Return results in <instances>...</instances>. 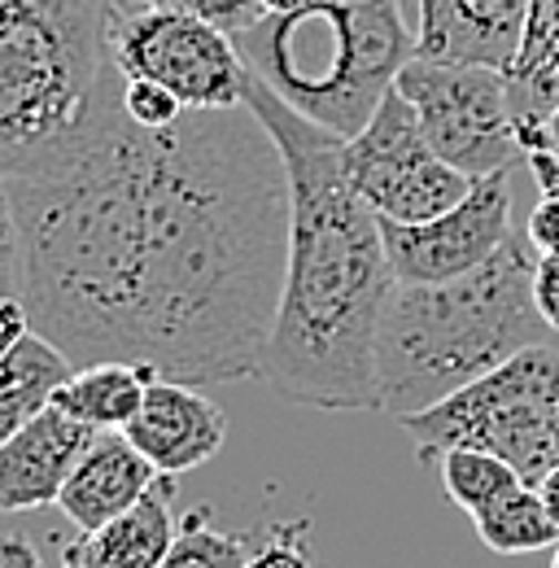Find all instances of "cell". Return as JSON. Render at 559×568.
<instances>
[{"instance_id": "1", "label": "cell", "mask_w": 559, "mask_h": 568, "mask_svg": "<svg viewBox=\"0 0 559 568\" xmlns=\"http://www.w3.org/2000/svg\"><path fill=\"white\" fill-rule=\"evenodd\" d=\"M119 79L58 162L9 175L31 333L189 385L258 376L288 263V171L241 101L140 128Z\"/></svg>"}, {"instance_id": "2", "label": "cell", "mask_w": 559, "mask_h": 568, "mask_svg": "<svg viewBox=\"0 0 559 568\" xmlns=\"http://www.w3.org/2000/svg\"><path fill=\"white\" fill-rule=\"evenodd\" d=\"M245 105L276 136L293 206L284 288L258 381L288 407L380 412L376 342L398 284L380 214L349 184L346 136L297 114L254 71L245 74Z\"/></svg>"}, {"instance_id": "3", "label": "cell", "mask_w": 559, "mask_h": 568, "mask_svg": "<svg viewBox=\"0 0 559 568\" xmlns=\"http://www.w3.org/2000/svg\"><path fill=\"white\" fill-rule=\"evenodd\" d=\"M533 245L511 232L468 276L394 284L376 342V389L385 416L424 412L498 363L542 346L551 324L533 302Z\"/></svg>"}, {"instance_id": "4", "label": "cell", "mask_w": 559, "mask_h": 568, "mask_svg": "<svg viewBox=\"0 0 559 568\" xmlns=\"http://www.w3.org/2000/svg\"><path fill=\"white\" fill-rule=\"evenodd\" d=\"M128 0H0V180L58 162L123 79L114 22Z\"/></svg>"}, {"instance_id": "5", "label": "cell", "mask_w": 559, "mask_h": 568, "mask_svg": "<svg viewBox=\"0 0 559 568\" xmlns=\"http://www.w3.org/2000/svg\"><path fill=\"white\" fill-rule=\"evenodd\" d=\"M232 44L280 101L346 141L416 58L403 0H315L302 13L258 18Z\"/></svg>"}, {"instance_id": "6", "label": "cell", "mask_w": 559, "mask_h": 568, "mask_svg": "<svg viewBox=\"0 0 559 568\" xmlns=\"http://www.w3.org/2000/svg\"><path fill=\"white\" fill-rule=\"evenodd\" d=\"M556 403H559V351L529 346L516 358L498 363L450 398L398 416V428L411 437L416 455L441 459L455 446H477L502 455L529 486L542 481L559 464L556 450Z\"/></svg>"}, {"instance_id": "7", "label": "cell", "mask_w": 559, "mask_h": 568, "mask_svg": "<svg viewBox=\"0 0 559 568\" xmlns=\"http://www.w3.org/2000/svg\"><path fill=\"white\" fill-rule=\"evenodd\" d=\"M394 88L411 101L433 149L464 175L481 180L494 171H516V162H525L507 79L498 67L441 62L416 53L398 71Z\"/></svg>"}, {"instance_id": "8", "label": "cell", "mask_w": 559, "mask_h": 568, "mask_svg": "<svg viewBox=\"0 0 559 568\" xmlns=\"http://www.w3.org/2000/svg\"><path fill=\"white\" fill-rule=\"evenodd\" d=\"M346 175L354 193L385 223H424L459 206L472 175L450 166L419 123L411 101L389 88L367 128L346 141Z\"/></svg>"}, {"instance_id": "9", "label": "cell", "mask_w": 559, "mask_h": 568, "mask_svg": "<svg viewBox=\"0 0 559 568\" xmlns=\"http://www.w3.org/2000/svg\"><path fill=\"white\" fill-rule=\"evenodd\" d=\"M114 62L123 79H153L189 110L245 101V62L232 36L202 13L128 0L114 22Z\"/></svg>"}, {"instance_id": "10", "label": "cell", "mask_w": 559, "mask_h": 568, "mask_svg": "<svg viewBox=\"0 0 559 568\" xmlns=\"http://www.w3.org/2000/svg\"><path fill=\"white\" fill-rule=\"evenodd\" d=\"M385 254L398 284H441L468 276L511 236V171L472 180L468 197L424 223H385Z\"/></svg>"}, {"instance_id": "11", "label": "cell", "mask_w": 559, "mask_h": 568, "mask_svg": "<svg viewBox=\"0 0 559 568\" xmlns=\"http://www.w3.org/2000/svg\"><path fill=\"white\" fill-rule=\"evenodd\" d=\"M140 455L157 473H193L210 464L227 442V416L218 403H210L202 385L153 376L144 389L140 412L123 428Z\"/></svg>"}, {"instance_id": "12", "label": "cell", "mask_w": 559, "mask_h": 568, "mask_svg": "<svg viewBox=\"0 0 559 568\" xmlns=\"http://www.w3.org/2000/svg\"><path fill=\"white\" fill-rule=\"evenodd\" d=\"M96 428L74 420L67 407L40 412L31 425H22L0 446V511H40L58 507L62 486L70 481L74 464L92 446Z\"/></svg>"}, {"instance_id": "13", "label": "cell", "mask_w": 559, "mask_h": 568, "mask_svg": "<svg viewBox=\"0 0 559 568\" xmlns=\"http://www.w3.org/2000/svg\"><path fill=\"white\" fill-rule=\"evenodd\" d=\"M529 0H416V53L507 71Z\"/></svg>"}, {"instance_id": "14", "label": "cell", "mask_w": 559, "mask_h": 568, "mask_svg": "<svg viewBox=\"0 0 559 568\" xmlns=\"http://www.w3.org/2000/svg\"><path fill=\"white\" fill-rule=\"evenodd\" d=\"M157 477L162 473L140 455L123 428H105L92 437V446L74 464L58 507L79 534H88V529H101L105 520L123 516L128 507H136Z\"/></svg>"}, {"instance_id": "15", "label": "cell", "mask_w": 559, "mask_h": 568, "mask_svg": "<svg viewBox=\"0 0 559 568\" xmlns=\"http://www.w3.org/2000/svg\"><path fill=\"white\" fill-rule=\"evenodd\" d=\"M175 534H180V520H175V477L162 473L136 507H128L123 516H114L101 529H88L79 542H70L67 565L70 568H157L166 560Z\"/></svg>"}, {"instance_id": "16", "label": "cell", "mask_w": 559, "mask_h": 568, "mask_svg": "<svg viewBox=\"0 0 559 568\" xmlns=\"http://www.w3.org/2000/svg\"><path fill=\"white\" fill-rule=\"evenodd\" d=\"M516 141L525 153V141L547 123V114L559 105V0H529L525 31L511 67L502 71Z\"/></svg>"}, {"instance_id": "17", "label": "cell", "mask_w": 559, "mask_h": 568, "mask_svg": "<svg viewBox=\"0 0 559 568\" xmlns=\"http://www.w3.org/2000/svg\"><path fill=\"white\" fill-rule=\"evenodd\" d=\"M70 376H74V358L40 333H27L0 358V446L40 412H49Z\"/></svg>"}, {"instance_id": "18", "label": "cell", "mask_w": 559, "mask_h": 568, "mask_svg": "<svg viewBox=\"0 0 559 568\" xmlns=\"http://www.w3.org/2000/svg\"><path fill=\"white\" fill-rule=\"evenodd\" d=\"M157 372L144 367V363H88V367H74L62 394H58V407H67L74 420H83L88 428L105 433V428H128V420L140 412L144 403V389Z\"/></svg>"}, {"instance_id": "19", "label": "cell", "mask_w": 559, "mask_h": 568, "mask_svg": "<svg viewBox=\"0 0 559 568\" xmlns=\"http://www.w3.org/2000/svg\"><path fill=\"white\" fill-rule=\"evenodd\" d=\"M472 525H477V538L494 556H533V551L559 542L556 516L547 511L538 486H529V481L507 490L502 498H494L489 507H481L472 516Z\"/></svg>"}, {"instance_id": "20", "label": "cell", "mask_w": 559, "mask_h": 568, "mask_svg": "<svg viewBox=\"0 0 559 568\" xmlns=\"http://www.w3.org/2000/svg\"><path fill=\"white\" fill-rule=\"evenodd\" d=\"M441 468V486L455 507H464L468 516H477L481 507H489L494 498H502L507 490L525 486V477L494 450H477V446H455L437 459Z\"/></svg>"}, {"instance_id": "21", "label": "cell", "mask_w": 559, "mask_h": 568, "mask_svg": "<svg viewBox=\"0 0 559 568\" xmlns=\"http://www.w3.org/2000/svg\"><path fill=\"white\" fill-rule=\"evenodd\" d=\"M258 534H232L210 520V507H193L180 516V534L157 568H245Z\"/></svg>"}, {"instance_id": "22", "label": "cell", "mask_w": 559, "mask_h": 568, "mask_svg": "<svg viewBox=\"0 0 559 568\" xmlns=\"http://www.w3.org/2000/svg\"><path fill=\"white\" fill-rule=\"evenodd\" d=\"M302 538H306V520L272 525L267 534H258L245 568H311V551Z\"/></svg>"}, {"instance_id": "23", "label": "cell", "mask_w": 559, "mask_h": 568, "mask_svg": "<svg viewBox=\"0 0 559 568\" xmlns=\"http://www.w3.org/2000/svg\"><path fill=\"white\" fill-rule=\"evenodd\" d=\"M123 105H128V114L136 119L140 128H171L189 110L171 88H162L153 79H128L123 83Z\"/></svg>"}, {"instance_id": "24", "label": "cell", "mask_w": 559, "mask_h": 568, "mask_svg": "<svg viewBox=\"0 0 559 568\" xmlns=\"http://www.w3.org/2000/svg\"><path fill=\"white\" fill-rule=\"evenodd\" d=\"M140 4H162V9L202 13V18H210V22H218L227 36H236V31L254 27L258 18H267L258 0H140Z\"/></svg>"}, {"instance_id": "25", "label": "cell", "mask_w": 559, "mask_h": 568, "mask_svg": "<svg viewBox=\"0 0 559 568\" xmlns=\"http://www.w3.org/2000/svg\"><path fill=\"white\" fill-rule=\"evenodd\" d=\"M0 297H22V232L4 180H0Z\"/></svg>"}, {"instance_id": "26", "label": "cell", "mask_w": 559, "mask_h": 568, "mask_svg": "<svg viewBox=\"0 0 559 568\" xmlns=\"http://www.w3.org/2000/svg\"><path fill=\"white\" fill-rule=\"evenodd\" d=\"M533 302L542 311V320L559 333V254H538L533 263Z\"/></svg>"}, {"instance_id": "27", "label": "cell", "mask_w": 559, "mask_h": 568, "mask_svg": "<svg viewBox=\"0 0 559 568\" xmlns=\"http://www.w3.org/2000/svg\"><path fill=\"white\" fill-rule=\"evenodd\" d=\"M525 236L538 254H559V197H542L529 223H525Z\"/></svg>"}, {"instance_id": "28", "label": "cell", "mask_w": 559, "mask_h": 568, "mask_svg": "<svg viewBox=\"0 0 559 568\" xmlns=\"http://www.w3.org/2000/svg\"><path fill=\"white\" fill-rule=\"evenodd\" d=\"M31 333V311L22 297H0V358Z\"/></svg>"}, {"instance_id": "29", "label": "cell", "mask_w": 559, "mask_h": 568, "mask_svg": "<svg viewBox=\"0 0 559 568\" xmlns=\"http://www.w3.org/2000/svg\"><path fill=\"white\" fill-rule=\"evenodd\" d=\"M525 166H529V175H533V184H538L542 197H559V153L556 149H529V153H525Z\"/></svg>"}, {"instance_id": "30", "label": "cell", "mask_w": 559, "mask_h": 568, "mask_svg": "<svg viewBox=\"0 0 559 568\" xmlns=\"http://www.w3.org/2000/svg\"><path fill=\"white\" fill-rule=\"evenodd\" d=\"M0 568H44V560L35 556V547L22 534L0 538Z\"/></svg>"}, {"instance_id": "31", "label": "cell", "mask_w": 559, "mask_h": 568, "mask_svg": "<svg viewBox=\"0 0 559 568\" xmlns=\"http://www.w3.org/2000/svg\"><path fill=\"white\" fill-rule=\"evenodd\" d=\"M529 149H556V153H559V105L547 114V123H542V128H538V132L525 141V153H529Z\"/></svg>"}, {"instance_id": "32", "label": "cell", "mask_w": 559, "mask_h": 568, "mask_svg": "<svg viewBox=\"0 0 559 568\" xmlns=\"http://www.w3.org/2000/svg\"><path fill=\"white\" fill-rule=\"evenodd\" d=\"M538 495H542V503H547V511L556 516V525H559V464H556V468H547V473H542V481H538Z\"/></svg>"}, {"instance_id": "33", "label": "cell", "mask_w": 559, "mask_h": 568, "mask_svg": "<svg viewBox=\"0 0 559 568\" xmlns=\"http://www.w3.org/2000/svg\"><path fill=\"white\" fill-rule=\"evenodd\" d=\"M258 4H263L267 18H280V13H302V9H311L315 0H258Z\"/></svg>"}, {"instance_id": "34", "label": "cell", "mask_w": 559, "mask_h": 568, "mask_svg": "<svg viewBox=\"0 0 559 568\" xmlns=\"http://www.w3.org/2000/svg\"><path fill=\"white\" fill-rule=\"evenodd\" d=\"M556 450H559V403H556Z\"/></svg>"}, {"instance_id": "35", "label": "cell", "mask_w": 559, "mask_h": 568, "mask_svg": "<svg viewBox=\"0 0 559 568\" xmlns=\"http://www.w3.org/2000/svg\"><path fill=\"white\" fill-rule=\"evenodd\" d=\"M551 568H559V542H556V556H551Z\"/></svg>"}]
</instances>
